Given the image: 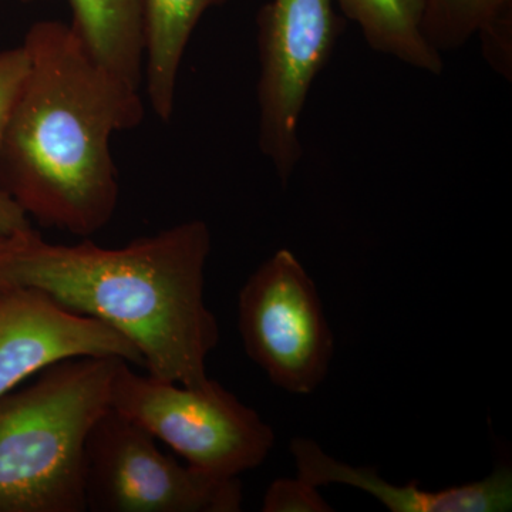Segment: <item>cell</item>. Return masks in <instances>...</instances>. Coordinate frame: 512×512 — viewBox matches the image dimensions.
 I'll list each match as a JSON object with an SVG mask.
<instances>
[{
    "label": "cell",
    "instance_id": "obj_1",
    "mask_svg": "<svg viewBox=\"0 0 512 512\" xmlns=\"http://www.w3.org/2000/svg\"><path fill=\"white\" fill-rule=\"evenodd\" d=\"M30 69L0 146V187L46 228L89 237L119 207L111 138L144 120L140 89L94 62L72 29L33 23Z\"/></svg>",
    "mask_w": 512,
    "mask_h": 512
},
{
    "label": "cell",
    "instance_id": "obj_2",
    "mask_svg": "<svg viewBox=\"0 0 512 512\" xmlns=\"http://www.w3.org/2000/svg\"><path fill=\"white\" fill-rule=\"evenodd\" d=\"M211 249L202 220L119 248L52 244L32 229L0 266V286L37 289L101 320L136 346L150 376L198 387L210 379L207 359L221 338L204 299Z\"/></svg>",
    "mask_w": 512,
    "mask_h": 512
},
{
    "label": "cell",
    "instance_id": "obj_3",
    "mask_svg": "<svg viewBox=\"0 0 512 512\" xmlns=\"http://www.w3.org/2000/svg\"><path fill=\"white\" fill-rule=\"evenodd\" d=\"M121 359L87 356L0 396V512H86L84 453ZM126 362V360H124Z\"/></svg>",
    "mask_w": 512,
    "mask_h": 512
},
{
    "label": "cell",
    "instance_id": "obj_4",
    "mask_svg": "<svg viewBox=\"0 0 512 512\" xmlns=\"http://www.w3.org/2000/svg\"><path fill=\"white\" fill-rule=\"evenodd\" d=\"M128 365L121 360L114 372L111 409L173 448L188 466L234 478L271 454L272 427L217 380L184 386L138 375Z\"/></svg>",
    "mask_w": 512,
    "mask_h": 512
},
{
    "label": "cell",
    "instance_id": "obj_5",
    "mask_svg": "<svg viewBox=\"0 0 512 512\" xmlns=\"http://www.w3.org/2000/svg\"><path fill=\"white\" fill-rule=\"evenodd\" d=\"M84 490L93 512H238L244 504L239 477L178 463L111 407L87 437Z\"/></svg>",
    "mask_w": 512,
    "mask_h": 512
},
{
    "label": "cell",
    "instance_id": "obj_6",
    "mask_svg": "<svg viewBox=\"0 0 512 512\" xmlns=\"http://www.w3.org/2000/svg\"><path fill=\"white\" fill-rule=\"evenodd\" d=\"M238 329L249 359L279 389L312 394L325 382L335 336L315 282L291 249L276 251L242 286Z\"/></svg>",
    "mask_w": 512,
    "mask_h": 512
},
{
    "label": "cell",
    "instance_id": "obj_7",
    "mask_svg": "<svg viewBox=\"0 0 512 512\" xmlns=\"http://www.w3.org/2000/svg\"><path fill=\"white\" fill-rule=\"evenodd\" d=\"M258 143L286 184L303 156L299 127L340 32L333 0H272L258 19Z\"/></svg>",
    "mask_w": 512,
    "mask_h": 512
},
{
    "label": "cell",
    "instance_id": "obj_8",
    "mask_svg": "<svg viewBox=\"0 0 512 512\" xmlns=\"http://www.w3.org/2000/svg\"><path fill=\"white\" fill-rule=\"evenodd\" d=\"M87 356L144 367L136 346L101 320L70 311L37 289L0 286V396L47 367Z\"/></svg>",
    "mask_w": 512,
    "mask_h": 512
},
{
    "label": "cell",
    "instance_id": "obj_9",
    "mask_svg": "<svg viewBox=\"0 0 512 512\" xmlns=\"http://www.w3.org/2000/svg\"><path fill=\"white\" fill-rule=\"evenodd\" d=\"M298 477L315 487L343 484L359 488L377 498L392 512H505L512 507V471L498 466L490 476L473 483L439 491L419 484L396 485L383 480L376 470L353 467L336 460L316 441L296 437L291 443Z\"/></svg>",
    "mask_w": 512,
    "mask_h": 512
},
{
    "label": "cell",
    "instance_id": "obj_10",
    "mask_svg": "<svg viewBox=\"0 0 512 512\" xmlns=\"http://www.w3.org/2000/svg\"><path fill=\"white\" fill-rule=\"evenodd\" d=\"M72 29L94 62L140 89L146 67L144 0H70Z\"/></svg>",
    "mask_w": 512,
    "mask_h": 512
},
{
    "label": "cell",
    "instance_id": "obj_11",
    "mask_svg": "<svg viewBox=\"0 0 512 512\" xmlns=\"http://www.w3.org/2000/svg\"><path fill=\"white\" fill-rule=\"evenodd\" d=\"M227 0H144L146 9L147 97L164 123L171 120L178 74L188 43L202 15Z\"/></svg>",
    "mask_w": 512,
    "mask_h": 512
},
{
    "label": "cell",
    "instance_id": "obj_12",
    "mask_svg": "<svg viewBox=\"0 0 512 512\" xmlns=\"http://www.w3.org/2000/svg\"><path fill=\"white\" fill-rule=\"evenodd\" d=\"M346 18L362 30L375 52L419 69L440 74L443 59L423 35L426 0H333Z\"/></svg>",
    "mask_w": 512,
    "mask_h": 512
},
{
    "label": "cell",
    "instance_id": "obj_13",
    "mask_svg": "<svg viewBox=\"0 0 512 512\" xmlns=\"http://www.w3.org/2000/svg\"><path fill=\"white\" fill-rule=\"evenodd\" d=\"M512 23V0H426L423 35L437 53L460 49L473 36Z\"/></svg>",
    "mask_w": 512,
    "mask_h": 512
},
{
    "label": "cell",
    "instance_id": "obj_14",
    "mask_svg": "<svg viewBox=\"0 0 512 512\" xmlns=\"http://www.w3.org/2000/svg\"><path fill=\"white\" fill-rule=\"evenodd\" d=\"M315 487L301 477L278 478L269 485L261 510L264 512H332V507Z\"/></svg>",
    "mask_w": 512,
    "mask_h": 512
},
{
    "label": "cell",
    "instance_id": "obj_15",
    "mask_svg": "<svg viewBox=\"0 0 512 512\" xmlns=\"http://www.w3.org/2000/svg\"><path fill=\"white\" fill-rule=\"evenodd\" d=\"M30 69L26 46L0 50V146Z\"/></svg>",
    "mask_w": 512,
    "mask_h": 512
},
{
    "label": "cell",
    "instance_id": "obj_16",
    "mask_svg": "<svg viewBox=\"0 0 512 512\" xmlns=\"http://www.w3.org/2000/svg\"><path fill=\"white\" fill-rule=\"evenodd\" d=\"M32 229L25 211L0 187V238L18 237Z\"/></svg>",
    "mask_w": 512,
    "mask_h": 512
},
{
    "label": "cell",
    "instance_id": "obj_17",
    "mask_svg": "<svg viewBox=\"0 0 512 512\" xmlns=\"http://www.w3.org/2000/svg\"><path fill=\"white\" fill-rule=\"evenodd\" d=\"M26 234H28V232H26ZM26 234L12 238H0V266L5 264L6 259L19 248L20 242H22V238L25 237Z\"/></svg>",
    "mask_w": 512,
    "mask_h": 512
},
{
    "label": "cell",
    "instance_id": "obj_18",
    "mask_svg": "<svg viewBox=\"0 0 512 512\" xmlns=\"http://www.w3.org/2000/svg\"><path fill=\"white\" fill-rule=\"evenodd\" d=\"M23 3L40 2V0H22Z\"/></svg>",
    "mask_w": 512,
    "mask_h": 512
}]
</instances>
